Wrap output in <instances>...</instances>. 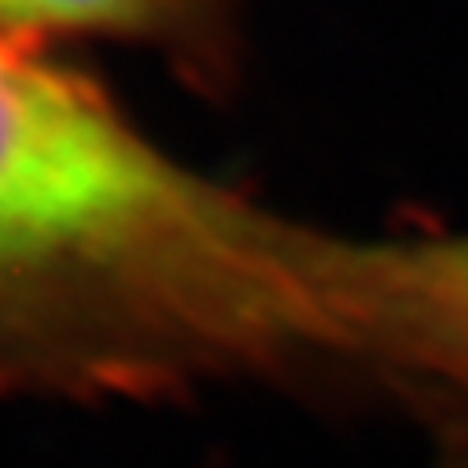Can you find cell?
<instances>
[{"mask_svg": "<svg viewBox=\"0 0 468 468\" xmlns=\"http://www.w3.org/2000/svg\"><path fill=\"white\" fill-rule=\"evenodd\" d=\"M303 237L192 177L81 81L0 41V295L207 281L292 314Z\"/></svg>", "mask_w": 468, "mask_h": 468, "instance_id": "1", "label": "cell"}, {"mask_svg": "<svg viewBox=\"0 0 468 468\" xmlns=\"http://www.w3.org/2000/svg\"><path fill=\"white\" fill-rule=\"evenodd\" d=\"M346 335L468 373V240L350 248Z\"/></svg>", "mask_w": 468, "mask_h": 468, "instance_id": "2", "label": "cell"}, {"mask_svg": "<svg viewBox=\"0 0 468 468\" xmlns=\"http://www.w3.org/2000/svg\"><path fill=\"white\" fill-rule=\"evenodd\" d=\"M177 0H0V41L23 34H119L155 27Z\"/></svg>", "mask_w": 468, "mask_h": 468, "instance_id": "3", "label": "cell"}]
</instances>
